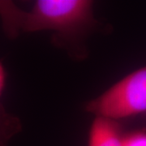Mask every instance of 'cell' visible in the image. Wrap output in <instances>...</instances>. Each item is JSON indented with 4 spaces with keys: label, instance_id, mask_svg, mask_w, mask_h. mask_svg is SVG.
Wrapping results in <instances>:
<instances>
[{
    "label": "cell",
    "instance_id": "obj_1",
    "mask_svg": "<svg viewBox=\"0 0 146 146\" xmlns=\"http://www.w3.org/2000/svg\"><path fill=\"white\" fill-rule=\"evenodd\" d=\"M89 0H37L31 10H22L11 1L0 0V18L5 34L51 31L53 43L74 58L87 55L84 39L100 25Z\"/></svg>",
    "mask_w": 146,
    "mask_h": 146
},
{
    "label": "cell",
    "instance_id": "obj_2",
    "mask_svg": "<svg viewBox=\"0 0 146 146\" xmlns=\"http://www.w3.org/2000/svg\"><path fill=\"white\" fill-rule=\"evenodd\" d=\"M85 110L96 117L119 121L146 113V66L128 74L95 99Z\"/></svg>",
    "mask_w": 146,
    "mask_h": 146
},
{
    "label": "cell",
    "instance_id": "obj_3",
    "mask_svg": "<svg viewBox=\"0 0 146 146\" xmlns=\"http://www.w3.org/2000/svg\"><path fill=\"white\" fill-rule=\"evenodd\" d=\"M124 136L119 121L96 117L89 135V146H123Z\"/></svg>",
    "mask_w": 146,
    "mask_h": 146
},
{
    "label": "cell",
    "instance_id": "obj_4",
    "mask_svg": "<svg viewBox=\"0 0 146 146\" xmlns=\"http://www.w3.org/2000/svg\"><path fill=\"white\" fill-rule=\"evenodd\" d=\"M22 129L21 120L8 113L0 103V146H7L9 141Z\"/></svg>",
    "mask_w": 146,
    "mask_h": 146
},
{
    "label": "cell",
    "instance_id": "obj_5",
    "mask_svg": "<svg viewBox=\"0 0 146 146\" xmlns=\"http://www.w3.org/2000/svg\"><path fill=\"white\" fill-rule=\"evenodd\" d=\"M123 146H146V131H136L125 135Z\"/></svg>",
    "mask_w": 146,
    "mask_h": 146
},
{
    "label": "cell",
    "instance_id": "obj_6",
    "mask_svg": "<svg viewBox=\"0 0 146 146\" xmlns=\"http://www.w3.org/2000/svg\"><path fill=\"white\" fill-rule=\"evenodd\" d=\"M6 82V72L5 68L3 67V63L0 62V98L3 94V89L5 87ZM1 103V102H0Z\"/></svg>",
    "mask_w": 146,
    "mask_h": 146
}]
</instances>
